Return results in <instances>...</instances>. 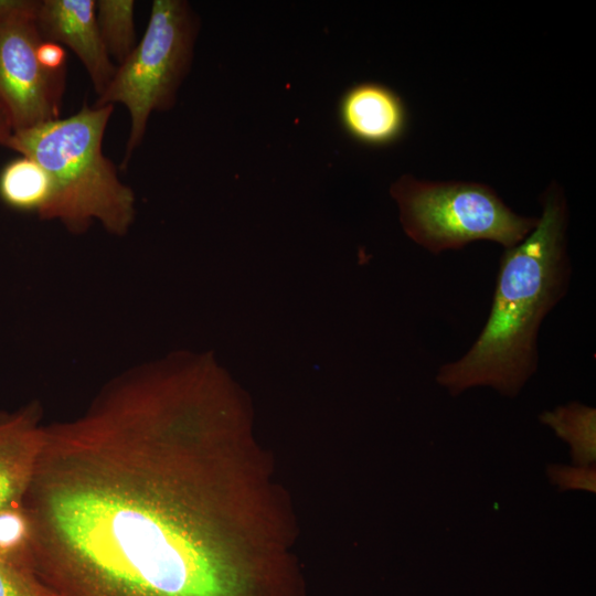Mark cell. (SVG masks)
<instances>
[{"mask_svg": "<svg viewBox=\"0 0 596 596\" xmlns=\"http://www.w3.org/2000/svg\"><path fill=\"white\" fill-rule=\"evenodd\" d=\"M540 422L571 445L573 461L578 466L594 465L596 456V411L578 402L543 412Z\"/></svg>", "mask_w": 596, "mask_h": 596, "instance_id": "obj_11", "label": "cell"}, {"mask_svg": "<svg viewBox=\"0 0 596 596\" xmlns=\"http://www.w3.org/2000/svg\"><path fill=\"white\" fill-rule=\"evenodd\" d=\"M234 418L100 394L45 426L22 501L58 596H304L235 477Z\"/></svg>", "mask_w": 596, "mask_h": 596, "instance_id": "obj_1", "label": "cell"}, {"mask_svg": "<svg viewBox=\"0 0 596 596\" xmlns=\"http://www.w3.org/2000/svg\"><path fill=\"white\" fill-rule=\"evenodd\" d=\"M134 0L96 1V21L109 57L121 64L137 45Z\"/></svg>", "mask_w": 596, "mask_h": 596, "instance_id": "obj_12", "label": "cell"}, {"mask_svg": "<svg viewBox=\"0 0 596 596\" xmlns=\"http://www.w3.org/2000/svg\"><path fill=\"white\" fill-rule=\"evenodd\" d=\"M344 131L355 141L383 147L396 142L407 127V110L390 87L373 82L348 88L338 107Z\"/></svg>", "mask_w": 596, "mask_h": 596, "instance_id": "obj_8", "label": "cell"}, {"mask_svg": "<svg viewBox=\"0 0 596 596\" xmlns=\"http://www.w3.org/2000/svg\"><path fill=\"white\" fill-rule=\"evenodd\" d=\"M0 198L10 207L41 217L53 198V183L44 168L21 156L0 173Z\"/></svg>", "mask_w": 596, "mask_h": 596, "instance_id": "obj_10", "label": "cell"}, {"mask_svg": "<svg viewBox=\"0 0 596 596\" xmlns=\"http://www.w3.org/2000/svg\"><path fill=\"white\" fill-rule=\"evenodd\" d=\"M35 11L0 21V102L13 131L57 119L61 114L65 72L46 71L38 60L36 49L43 39Z\"/></svg>", "mask_w": 596, "mask_h": 596, "instance_id": "obj_6", "label": "cell"}, {"mask_svg": "<svg viewBox=\"0 0 596 596\" xmlns=\"http://www.w3.org/2000/svg\"><path fill=\"white\" fill-rule=\"evenodd\" d=\"M547 475L553 485L560 490L583 489L596 491V470L594 465L589 466H561L551 465L547 467Z\"/></svg>", "mask_w": 596, "mask_h": 596, "instance_id": "obj_15", "label": "cell"}, {"mask_svg": "<svg viewBox=\"0 0 596 596\" xmlns=\"http://www.w3.org/2000/svg\"><path fill=\"white\" fill-rule=\"evenodd\" d=\"M540 203L533 231L500 257L490 311L475 342L436 373L454 396L489 386L514 397L538 370L541 324L567 294L572 275L563 190L551 183Z\"/></svg>", "mask_w": 596, "mask_h": 596, "instance_id": "obj_2", "label": "cell"}, {"mask_svg": "<svg viewBox=\"0 0 596 596\" xmlns=\"http://www.w3.org/2000/svg\"><path fill=\"white\" fill-rule=\"evenodd\" d=\"M35 23L45 41L71 49L85 67L99 96L117 66L103 43L95 0H43L38 2Z\"/></svg>", "mask_w": 596, "mask_h": 596, "instance_id": "obj_7", "label": "cell"}, {"mask_svg": "<svg viewBox=\"0 0 596 596\" xmlns=\"http://www.w3.org/2000/svg\"><path fill=\"white\" fill-rule=\"evenodd\" d=\"M38 1L32 0H0V21L11 15L34 10Z\"/></svg>", "mask_w": 596, "mask_h": 596, "instance_id": "obj_17", "label": "cell"}, {"mask_svg": "<svg viewBox=\"0 0 596 596\" xmlns=\"http://www.w3.org/2000/svg\"><path fill=\"white\" fill-rule=\"evenodd\" d=\"M114 105L88 106L66 118L13 131L4 147L35 160L51 177L53 198L40 219L81 234L94 223L123 236L136 217V196L123 183L103 139Z\"/></svg>", "mask_w": 596, "mask_h": 596, "instance_id": "obj_3", "label": "cell"}, {"mask_svg": "<svg viewBox=\"0 0 596 596\" xmlns=\"http://www.w3.org/2000/svg\"><path fill=\"white\" fill-rule=\"evenodd\" d=\"M13 132V127L11 124L10 116L3 106V104L0 102V146H4L9 137Z\"/></svg>", "mask_w": 596, "mask_h": 596, "instance_id": "obj_18", "label": "cell"}, {"mask_svg": "<svg viewBox=\"0 0 596 596\" xmlns=\"http://www.w3.org/2000/svg\"><path fill=\"white\" fill-rule=\"evenodd\" d=\"M0 596H58L36 573L0 556Z\"/></svg>", "mask_w": 596, "mask_h": 596, "instance_id": "obj_14", "label": "cell"}, {"mask_svg": "<svg viewBox=\"0 0 596 596\" xmlns=\"http://www.w3.org/2000/svg\"><path fill=\"white\" fill-rule=\"evenodd\" d=\"M38 60L43 68L50 72H66V51L61 44L42 40L36 49Z\"/></svg>", "mask_w": 596, "mask_h": 596, "instance_id": "obj_16", "label": "cell"}, {"mask_svg": "<svg viewBox=\"0 0 596 596\" xmlns=\"http://www.w3.org/2000/svg\"><path fill=\"white\" fill-rule=\"evenodd\" d=\"M198 31V17L187 1H152L142 38L96 99V107L118 103L129 113L124 167L141 143L150 115L173 107L191 67Z\"/></svg>", "mask_w": 596, "mask_h": 596, "instance_id": "obj_5", "label": "cell"}, {"mask_svg": "<svg viewBox=\"0 0 596 596\" xmlns=\"http://www.w3.org/2000/svg\"><path fill=\"white\" fill-rule=\"evenodd\" d=\"M390 193L405 234L435 255L476 241L513 247L539 220L517 214L492 188L478 182L426 181L403 174Z\"/></svg>", "mask_w": 596, "mask_h": 596, "instance_id": "obj_4", "label": "cell"}, {"mask_svg": "<svg viewBox=\"0 0 596 596\" xmlns=\"http://www.w3.org/2000/svg\"><path fill=\"white\" fill-rule=\"evenodd\" d=\"M0 556L34 566L33 526L22 505L0 510Z\"/></svg>", "mask_w": 596, "mask_h": 596, "instance_id": "obj_13", "label": "cell"}, {"mask_svg": "<svg viewBox=\"0 0 596 596\" xmlns=\"http://www.w3.org/2000/svg\"><path fill=\"white\" fill-rule=\"evenodd\" d=\"M41 409L0 414V510L22 505L44 440Z\"/></svg>", "mask_w": 596, "mask_h": 596, "instance_id": "obj_9", "label": "cell"}]
</instances>
